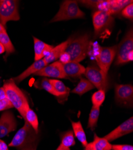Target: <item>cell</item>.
Masks as SVG:
<instances>
[{"label": "cell", "instance_id": "cell-1", "mask_svg": "<svg viewBox=\"0 0 133 150\" xmlns=\"http://www.w3.org/2000/svg\"><path fill=\"white\" fill-rule=\"evenodd\" d=\"M38 141V133L30 124L25 121L24 126L18 130L8 146L19 150H35Z\"/></svg>", "mask_w": 133, "mask_h": 150}, {"label": "cell", "instance_id": "cell-2", "mask_svg": "<svg viewBox=\"0 0 133 150\" xmlns=\"http://www.w3.org/2000/svg\"><path fill=\"white\" fill-rule=\"evenodd\" d=\"M3 87L5 91L6 97L13 105V108H15L21 116L24 118L25 109L29 106L25 95L17 86L13 79L6 81Z\"/></svg>", "mask_w": 133, "mask_h": 150}, {"label": "cell", "instance_id": "cell-3", "mask_svg": "<svg viewBox=\"0 0 133 150\" xmlns=\"http://www.w3.org/2000/svg\"><path fill=\"white\" fill-rule=\"evenodd\" d=\"M89 46V37L86 34L74 39H69V43L65 52L69 55L70 61L79 62L87 57Z\"/></svg>", "mask_w": 133, "mask_h": 150}, {"label": "cell", "instance_id": "cell-4", "mask_svg": "<svg viewBox=\"0 0 133 150\" xmlns=\"http://www.w3.org/2000/svg\"><path fill=\"white\" fill-rule=\"evenodd\" d=\"M85 14L78 7L76 1H64L51 22L67 21L74 19L84 18Z\"/></svg>", "mask_w": 133, "mask_h": 150}, {"label": "cell", "instance_id": "cell-5", "mask_svg": "<svg viewBox=\"0 0 133 150\" xmlns=\"http://www.w3.org/2000/svg\"><path fill=\"white\" fill-rule=\"evenodd\" d=\"M19 1L15 0H0V23L5 27L8 21L20 19Z\"/></svg>", "mask_w": 133, "mask_h": 150}, {"label": "cell", "instance_id": "cell-6", "mask_svg": "<svg viewBox=\"0 0 133 150\" xmlns=\"http://www.w3.org/2000/svg\"><path fill=\"white\" fill-rule=\"evenodd\" d=\"M86 6L94 7L98 9L97 11H105L110 15L114 14L123 9L127 5L132 3V1L124 0H111V1H83Z\"/></svg>", "mask_w": 133, "mask_h": 150}, {"label": "cell", "instance_id": "cell-7", "mask_svg": "<svg viewBox=\"0 0 133 150\" xmlns=\"http://www.w3.org/2000/svg\"><path fill=\"white\" fill-rule=\"evenodd\" d=\"M88 79L99 90H102L106 92L109 87L107 76L105 75L98 66L91 65L86 69L84 73Z\"/></svg>", "mask_w": 133, "mask_h": 150}, {"label": "cell", "instance_id": "cell-8", "mask_svg": "<svg viewBox=\"0 0 133 150\" xmlns=\"http://www.w3.org/2000/svg\"><path fill=\"white\" fill-rule=\"evenodd\" d=\"M117 49L118 45L111 47H100L99 54L95 58L97 66L106 76L116 55Z\"/></svg>", "mask_w": 133, "mask_h": 150}, {"label": "cell", "instance_id": "cell-9", "mask_svg": "<svg viewBox=\"0 0 133 150\" xmlns=\"http://www.w3.org/2000/svg\"><path fill=\"white\" fill-rule=\"evenodd\" d=\"M132 51H133V32L132 30L131 29L127 32L119 45H118L115 64L120 65L128 62L127 56Z\"/></svg>", "mask_w": 133, "mask_h": 150}, {"label": "cell", "instance_id": "cell-10", "mask_svg": "<svg viewBox=\"0 0 133 150\" xmlns=\"http://www.w3.org/2000/svg\"><path fill=\"white\" fill-rule=\"evenodd\" d=\"M115 100L117 103L132 106L133 103V87L130 84H116Z\"/></svg>", "mask_w": 133, "mask_h": 150}, {"label": "cell", "instance_id": "cell-11", "mask_svg": "<svg viewBox=\"0 0 133 150\" xmlns=\"http://www.w3.org/2000/svg\"><path fill=\"white\" fill-rule=\"evenodd\" d=\"M114 19L111 15L102 11H95L93 15V22L95 37L98 36L101 32L109 27Z\"/></svg>", "mask_w": 133, "mask_h": 150}, {"label": "cell", "instance_id": "cell-12", "mask_svg": "<svg viewBox=\"0 0 133 150\" xmlns=\"http://www.w3.org/2000/svg\"><path fill=\"white\" fill-rule=\"evenodd\" d=\"M33 75L54 78L69 79L64 72L62 64L59 61H54L51 64L47 65L40 70L36 72Z\"/></svg>", "mask_w": 133, "mask_h": 150}, {"label": "cell", "instance_id": "cell-13", "mask_svg": "<svg viewBox=\"0 0 133 150\" xmlns=\"http://www.w3.org/2000/svg\"><path fill=\"white\" fill-rule=\"evenodd\" d=\"M17 128V121L11 111H6L0 117V139Z\"/></svg>", "mask_w": 133, "mask_h": 150}, {"label": "cell", "instance_id": "cell-14", "mask_svg": "<svg viewBox=\"0 0 133 150\" xmlns=\"http://www.w3.org/2000/svg\"><path fill=\"white\" fill-rule=\"evenodd\" d=\"M133 131V117L126 120L114 130L108 133L104 137L109 142H112L124 135L132 133Z\"/></svg>", "mask_w": 133, "mask_h": 150}, {"label": "cell", "instance_id": "cell-15", "mask_svg": "<svg viewBox=\"0 0 133 150\" xmlns=\"http://www.w3.org/2000/svg\"><path fill=\"white\" fill-rule=\"evenodd\" d=\"M62 66L64 72L69 79L70 78H80L86 71V68L77 62L70 61Z\"/></svg>", "mask_w": 133, "mask_h": 150}, {"label": "cell", "instance_id": "cell-16", "mask_svg": "<svg viewBox=\"0 0 133 150\" xmlns=\"http://www.w3.org/2000/svg\"><path fill=\"white\" fill-rule=\"evenodd\" d=\"M47 64L44 61L43 59H41L38 61H35V62L32 64H31L26 70L22 73L19 76L13 78V80L16 83H19L21 82L24 79L29 76L31 74H34L36 72L40 70L44 67H45Z\"/></svg>", "mask_w": 133, "mask_h": 150}, {"label": "cell", "instance_id": "cell-17", "mask_svg": "<svg viewBox=\"0 0 133 150\" xmlns=\"http://www.w3.org/2000/svg\"><path fill=\"white\" fill-rule=\"evenodd\" d=\"M50 83L56 93V97L60 103H63L68 100L70 93V89L67 87L63 82L57 79H49Z\"/></svg>", "mask_w": 133, "mask_h": 150}, {"label": "cell", "instance_id": "cell-18", "mask_svg": "<svg viewBox=\"0 0 133 150\" xmlns=\"http://www.w3.org/2000/svg\"><path fill=\"white\" fill-rule=\"evenodd\" d=\"M34 43L35 61H38L42 59L45 56L48 55L53 49L54 46L48 45L41 40L33 37Z\"/></svg>", "mask_w": 133, "mask_h": 150}, {"label": "cell", "instance_id": "cell-19", "mask_svg": "<svg viewBox=\"0 0 133 150\" xmlns=\"http://www.w3.org/2000/svg\"><path fill=\"white\" fill-rule=\"evenodd\" d=\"M69 40L54 47L50 52L42 58L46 62V64L48 65L51 62L56 61V60L59 58L60 55L65 52Z\"/></svg>", "mask_w": 133, "mask_h": 150}, {"label": "cell", "instance_id": "cell-20", "mask_svg": "<svg viewBox=\"0 0 133 150\" xmlns=\"http://www.w3.org/2000/svg\"><path fill=\"white\" fill-rule=\"evenodd\" d=\"M23 118L25 121L28 122L30 124V126L33 128L36 133H38L39 122L38 117L35 112L30 108L29 105L25 109Z\"/></svg>", "mask_w": 133, "mask_h": 150}, {"label": "cell", "instance_id": "cell-21", "mask_svg": "<svg viewBox=\"0 0 133 150\" xmlns=\"http://www.w3.org/2000/svg\"><path fill=\"white\" fill-rule=\"evenodd\" d=\"M94 88V86L88 79L81 78L78 84L74 90H72V93L81 96L87 92L93 90Z\"/></svg>", "mask_w": 133, "mask_h": 150}, {"label": "cell", "instance_id": "cell-22", "mask_svg": "<svg viewBox=\"0 0 133 150\" xmlns=\"http://www.w3.org/2000/svg\"><path fill=\"white\" fill-rule=\"evenodd\" d=\"M72 128H73V132L75 136L79 140L81 144L84 147H86V145L88 144L87 137L81 122H72Z\"/></svg>", "mask_w": 133, "mask_h": 150}, {"label": "cell", "instance_id": "cell-23", "mask_svg": "<svg viewBox=\"0 0 133 150\" xmlns=\"http://www.w3.org/2000/svg\"><path fill=\"white\" fill-rule=\"evenodd\" d=\"M0 43L3 45L5 49V52L6 53L4 57L5 58L15 51L13 45L10 40L7 32L0 33Z\"/></svg>", "mask_w": 133, "mask_h": 150}, {"label": "cell", "instance_id": "cell-24", "mask_svg": "<svg viewBox=\"0 0 133 150\" xmlns=\"http://www.w3.org/2000/svg\"><path fill=\"white\" fill-rule=\"evenodd\" d=\"M95 150H112V145L104 137H100L95 133L92 142Z\"/></svg>", "mask_w": 133, "mask_h": 150}, {"label": "cell", "instance_id": "cell-25", "mask_svg": "<svg viewBox=\"0 0 133 150\" xmlns=\"http://www.w3.org/2000/svg\"><path fill=\"white\" fill-rule=\"evenodd\" d=\"M99 114L100 107L93 106L90 111L88 122V128H90L91 130H94L97 127V124L99 120Z\"/></svg>", "mask_w": 133, "mask_h": 150}, {"label": "cell", "instance_id": "cell-26", "mask_svg": "<svg viewBox=\"0 0 133 150\" xmlns=\"http://www.w3.org/2000/svg\"><path fill=\"white\" fill-rule=\"evenodd\" d=\"M61 145L64 146L69 148L75 144L74 132L72 130H69L63 134L61 138Z\"/></svg>", "mask_w": 133, "mask_h": 150}, {"label": "cell", "instance_id": "cell-27", "mask_svg": "<svg viewBox=\"0 0 133 150\" xmlns=\"http://www.w3.org/2000/svg\"><path fill=\"white\" fill-rule=\"evenodd\" d=\"M105 100V92L103 90H99L94 93L91 98L93 106L100 107Z\"/></svg>", "mask_w": 133, "mask_h": 150}, {"label": "cell", "instance_id": "cell-28", "mask_svg": "<svg viewBox=\"0 0 133 150\" xmlns=\"http://www.w3.org/2000/svg\"><path fill=\"white\" fill-rule=\"evenodd\" d=\"M50 79H48L46 78H44L43 79H42L40 82V88H41L42 89L45 90V91H47L48 93H49L50 94L56 97L57 94L56 93L53 88V85H52V83L50 82ZM38 87V88H39Z\"/></svg>", "mask_w": 133, "mask_h": 150}, {"label": "cell", "instance_id": "cell-29", "mask_svg": "<svg viewBox=\"0 0 133 150\" xmlns=\"http://www.w3.org/2000/svg\"><path fill=\"white\" fill-rule=\"evenodd\" d=\"M122 15L124 17L132 19L133 18V3H131L124 7L122 10Z\"/></svg>", "mask_w": 133, "mask_h": 150}, {"label": "cell", "instance_id": "cell-30", "mask_svg": "<svg viewBox=\"0 0 133 150\" xmlns=\"http://www.w3.org/2000/svg\"><path fill=\"white\" fill-rule=\"evenodd\" d=\"M13 108V105L11 104L7 98H3L0 100V112L6 110Z\"/></svg>", "mask_w": 133, "mask_h": 150}, {"label": "cell", "instance_id": "cell-31", "mask_svg": "<svg viewBox=\"0 0 133 150\" xmlns=\"http://www.w3.org/2000/svg\"><path fill=\"white\" fill-rule=\"evenodd\" d=\"M112 150H133V146L130 145H112Z\"/></svg>", "mask_w": 133, "mask_h": 150}, {"label": "cell", "instance_id": "cell-32", "mask_svg": "<svg viewBox=\"0 0 133 150\" xmlns=\"http://www.w3.org/2000/svg\"><path fill=\"white\" fill-rule=\"evenodd\" d=\"M58 59H59V61L61 62L62 64H66L68 62H69L70 61V56L66 52H64L61 55H60Z\"/></svg>", "mask_w": 133, "mask_h": 150}, {"label": "cell", "instance_id": "cell-33", "mask_svg": "<svg viewBox=\"0 0 133 150\" xmlns=\"http://www.w3.org/2000/svg\"><path fill=\"white\" fill-rule=\"evenodd\" d=\"M0 150H8V145L0 139Z\"/></svg>", "mask_w": 133, "mask_h": 150}, {"label": "cell", "instance_id": "cell-34", "mask_svg": "<svg viewBox=\"0 0 133 150\" xmlns=\"http://www.w3.org/2000/svg\"><path fill=\"white\" fill-rule=\"evenodd\" d=\"M7 98L6 94V93L3 88V87H1V88H0V100L3 98Z\"/></svg>", "mask_w": 133, "mask_h": 150}, {"label": "cell", "instance_id": "cell-35", "mask_svg": "<svg viewBox=\"0 0 133 150\" xmlns=\"http://www.w3.org/2000/svg\"><path fill=\"white\" fill-rule=\"evenodd\" d=\"M85 148H86L85 150H95V149L94 146H93V144L92 142H90V143L88 144Z\"/></svg>", "mask_w": 133, "mask_h": 150}, {"label": "cell", "instance_id": "cell-36", "mask_svg": "<svg viewBox=\"0 0 133 150\" xmlns=\"http://www.w3.org/2000/svg\"><path fill=\"white\" fill-rule=\"evenodd\" d=\"M56 150H70L69 148L66 147L60 144Z\"/></svg>", "mask_w": 133, "mask_h": 150}, {"label": "cell", "instance_id": "cell-37", "mask_svg": "<svg viewBox=\"0 0 133 150\" xmlns=\"http://www.w3.org/2000/svg\"><path fill=\"white\" fill-rule=\"evenodd\" d=\"M5 52V49L4 47L3 46V45L0 43V55L3 54Z\"/></svg>", "mask_w": 133, "mask_h": 150}, {"label": "cell", "instance_id": "cell-38", "mask_svg": "<svg viewBox=\"0 0 133 150\" xmlns=\"http://www.w3.org/2000/svg\"><path fill=\"white\" fill-rule=\"evenodd\" d=\"M2 32H6V30L3 25L0 23V33H2Z\"/></svg>", "mask_w": 133, "mask_h": 150}, {"label": "cell", "instance_id": "cell-39", "mask_svg": "<svg viewBox=\"0 0 133 150\" xmlns=\"http://www.w3.org/2000/svg\"><path fill=\"white\" fill-rule=\"evenodd\" d=\"M30 150H34V149H30Z\"/></svg>", "mask_w": 133, "mask_h": 150}]
</instances>
